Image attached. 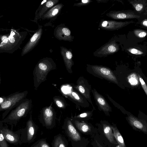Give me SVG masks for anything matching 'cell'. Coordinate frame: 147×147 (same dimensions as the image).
Instances as JSON below:
<instances>
[{
	"instance_id": "31",
	"label": "cell",
	"mask_w": 147,
	"mask_h": 147,
	"mask_svg": "<svg viewBox=\"0 0 147 147\" xmlns=\"http://www.w3.org/2000/svg\"><path fill=\"white\" fill-rule=\"evenodd\" d=\"M91 1H92L89 0H82L80 2L74 4V5L78 6H82L88 4Z\"/></svg>"
},
{
	"instance_id": "33",
	"label": "cell",
	"mask_w": 147,
	"mask_h": 147,
	"mask_svg": "<svg viewBox=\"0 0 147 147\" xmlns=\"http://www.w3.org/2000/svg\"><path fill=\"white\" fill-rule=\"evenodd\" d=\"M134 6L135 9L137 11H140L143 9L144 7L143 5L140 3H137Z\"/></svg>"
},
{
	"instance_id": "26",
	"label": "cell",
	"mask_w": 147,
	"mask_h": 147,
	"mask_svg": "<svg viewBox=\"0 0 147 147\" xmlns=\"http://www.w3.org/2000/svg\"><path fill=\"white\" fill-rule=\"evenodd\" d=\"M30 147H50L46 140L40 139L34 143Z\"/></svg>"
},
{
	"instance_id": "11",
	"label": "cell",
	"mask_w": 147,
	"mask_h": 147,
	"mask_svg": "<svg viewBox=\"0 0 147 147\" xmlns=\"http://www.w3.org/2000/svg\"><path fill=\"white\" fill-rule=\"evenodd\" d=\"M59 1L58 0H46L43 1L36 11L35 19L33 21L37 22L38 19L41 18L47 10L57 4Z\"/></svg>"
},
{
	"instance_id": "15",
	"label": "cell",
	"mask_w": 147,
	"mask_h": 147,
	"mask_svg": "<svg viewBox=\"0 0 147 147\" xmlns=\"http://www.w3.org/2000/svg\"><path fill=\"white\" fill-rule=\"evenodd\" d=\"M61 53L65 66L68 72L71 73V68L73 65L72 54L71 51L63 47H60Z\"/></svg>"
},
{
	"instance_id": "16",
	"label": "cell",
	"mask_w": 147,
	"mask_h": 147,
	"mask_svg": "<svg viewBox=\"0 0 147 147\" xmlns=\"http://www.w3.org/2000/svg\"><path fill=\"white\" fill-rule=\"evenodd\" d=\"M92 92L95 100L100 108L104 112L110 111L111 108L103 96L94 89Z\"/></svg>"
},
{
	"instance_id": "7",
	"label": "cell",
	"mask_w": 147,
	"mask_h": 147,
	"mask_svg": "<svg viewBox=\"0 0 147 147\" xmlns=\"http://www.w3.org/2000/svg\"><path fill=\"white\" fill-rule=\"evenodd\" d=\"M3 123L0 121V130L2 131L6 140L9 143L14 145L19 144L22 129L13 131V130L9 129L7 125L3 126Z\"/></svg>"
},
{
	"instance_id": "21",
	"label": "cell",
	"mask_w": 147,
	"mask_h": 147,
	"mask_svg": "<svg viewBox=\"0 0 147 147\" xmlns=\"http://www.w3.org/2000/svg\"><path fill=\"white\" fill-rule=\"evenodd\" d=\"M103 129L104 134L109 142L112 144H117V142L115 140V138L112 132L111 126L104 124Z\"/></svg>"
},
{
	"instance_id": "25",
	"label": "cell",
	"mask_w": 147,
	"mask_h": 147,
	"mask_svg": "<svg viewBox=\"0 0 147 147\" xmlns=\"http://www.w3.org/2000/svg\"><path fill=\"white\" fill-rule=\"evenodd\" d=\"M68 95L70 98L76 102L81 104L84 102L83 98L79 94L75 91L73 90L71 91Z\"/></svg>"
},
{
	"instance_id": "32",
	"label": "cell",
	"mask_w": 147,
	"mask_h": 147,
	"mask_svg": "<svg viewBox=\"0 0 147 147\" xmlns=\"http://www.w3.org/2000/svg\"><path fill=\"white\" fill-rule=\"evenodd\" d=\"M128 51L131 53L135 55H141L143 53L140 51L134 48L129 49Z\"/></svg>"
},
{
	"instance_id": "24",
	"label": "cell",
	"mask_w": 147,
	"mask_h": 147,
	"mask_svg": "<svg viewBox=\"0 0 147 147\" xmlns=\"http://www.w3.org/2000/svg\"><path fill=\"white\" fill-rule=\"evenodd\" d=\"M75 124L78 129L83 132H87L91 130L90 126L85 122H80L76 120Z\"/></svg>"
},
{
	"instance_id": "34",
	"label": "cell",
	"mask_w": 147,
	"mask_h": 147,
	"mask_svg": "<svg viewBox=\"0 0 147 147\" xmlns=\"http://www.w3.org/2000/svg\"><path fill=\"white\" fill-rule=\"evenodd\" d=\"M90 114V113L85 112L82 113L76 116L78 118H84L87 117Z\"/></svg>"
},
{
	"instance_id": "37",
	"label": "cell",
	"mask_w": 147,
	"mask_h": 147,
	"mask_svg": "<svg viewBox=\"0 0 147 147\" xmlns=\"http://www.w3.org/2000/svg\"></svg>"
},
{
	"instance_id": "19",
	"label": "cell",
	"mask_w": 147,
	"mask_h": 147,
	"mask_svg": "<svg viewBox=\"0 0 147 147\" xmlns=\"http://www.w3.org/2000/svg\"><path fill=\"white\" fill-rule=\"evenodd\" d=\"M75 88L82 95L84 96L93 105L91 101L90 95V90L89 88L84 84V82L80 81L78 84L74 86Z\"/></svg>"
},
{
	"instance_id": "18",
	"label": "cell",
	"mask_w": 147,
	"mask_h": 147,
	"mask_svg": "<svg viewBox=\"0 0 147 147\" xmlns=\"http://www.w3.org/2000/svg\"><path fill=\"white\" fill-rule=\"evenodd\" d=\"M66 128L69 136L73 140L76 141L81 140V138L80 134L74 127L71 121L69 120L67 122Z\"/></svg>"
},
{
	"instance_id": "17",
	"label": "cell",
	"mask_w": 147,
	"mask_h": 147,
	"mask_svg": "<svg viewBox=\"0 0 147 147\" xmlns=\"http://www.w3.org/2000/svg\"><path fill=\"white\" fill-rule=\"evenodd\" d=\"M63 5L59 3L54 6L46 12L41 17L43 19H53L57 16Z\"/></svg>"
},
{
	"instance_id": "36",
	"label": "cell",
	"mask_w": 147,
	"mask_h": 147,
	"mask_svg": "<svg viewBox=\"0 0 147 147\" xmlns=\"http://www.w3.org/2000/svg\"><path fill=\"white\" fill-rule=\"evenodd\" d=\"M116 147H121L120 145H118Z\"/></svg>"
},
{
	"instance_id": "35",
	"label": "cell",
	"mask_w": 147,
	"mask_h": 147,
	"mask_svg": "<svg viewBox=\"0 0 147 147\" xmlns=\"http://www.w3.org/2000/svg\"><path fill=\"white\" fill-rule=\"evenodd\" d=\"M142 24L144 26L147 27V20H144L142 22Z\"/></svg>"
},
{
	"instance_id": "8",
	"label": "cell",
	"mask_w": 147,
	"mask_h": 147,
	"mask_svg": "<svg viewBox=\"0 0 147 147\" xmlns=\"http://www.w3.org/2000/svg\"><path fill=\"white\" fill-rule=\"evenodd\" d=\"M126 119L133 129L147 135V119L138 118L129 115L126 117Z\"/></svg>"
},
{
	"instance_id": "38",
	"label": "cell",
	"mask_w": 147,
	"mask_h": 147,
	"mask_svg": "<svg viewBox=\"0 0 147 147\" xmlns=\"http://www.w3.org/2000/svg\"></svg>"
},
{
	"instance_id": "9",
	"label": "cell",
	"mask_w": 147,
	"mask_h": 147,
	"mask_svg": "<svg viewBox=\"0 0 147 147\" xmlns=\"http://www.w3.org/2000/svg\"><path fill=\"white\" fill-rule=\"evenodd\" d=\"M42 26H39L37 31L34 34L22 49L21 56H23L33 49L40 40L42 33Z\"/></svg>"
},
{
	"instance_id": "12",
	"label": "cell",
	"mask_w": 147,
	"mask_h": 147,
	"mask_svg": "<svg viewBox=\"0 0 147 147\" xmlns=\"http://www.w3.org/2000/svg\"><path fill=\"white\" fill-rule=\"evenodd\" d=\"M54 34L55 37L59 40L71 42L73 38L71 35L70 30L62 25H59L56 28Z\"/></svg>"
},
{
	"instance_id": "5",
	"label": "cell",
	"mask_w": 147,
	"mask_h": 147,
	"mask_svg": "<svg viewBox=\"0 0 147 147\" xmlns=\"http://www.w3.org/2000/svg\"><path fill=\"white\" fill-rule=\"evenodd\" d=\"M38 128V126L33 121L31 114L26 122V127L22 129L19 144L30 143L34 142L36 136Z\"/></svg>"
},
{
	"instance_id": "29",
	"label": "cell",
	"mask_w": 147,
	"mask_h": 147,
	"mask_svg": "<svg viewBox=\"0 0 147 147\" xmlns=\"http://www.w3.org/2000/svg\"><path fill=\"white\" fill-rule=\"evenodd\" d=\"M138 75L141 85L147 96V86L140 75L139 74Z\"/></svg>"
},
{
	"instance_id": "22",
	"label": "cell",
	"mask_w": 147,
	"mask_h": 147,
	"mask_svg": "<svg viewBox=\"0 0 147 147\" xmlns=\"http://www.w3.org/2000/svg\"><path fill=\"white\" fill-rule=\"evenodd\" d=\"M113 131L114 137L119 145L121 147H127L123 138L117 127L116 126H111Z\"/></svg>"
},
{
	"instance_id": "4",
	"label": "cell",
	"mask_w": 147,
	"mask_h": 147,
	"mask_svg": "<svg viewBox=\"0 0 147 147\" xmlns=\"http://www.w3.org/2000/svg\"><path fill=\"white\" fill-rule=\"evenodd\" d=\"M27 91L22 92H16L5 97H1L0 111H5L2 115L3 119L11 110L14 108L25 99L28 94Z\"/></svg>"
},
{
	"instance_id": "3",
	"label": "cell",
	"mask_w": 147,
	"mask_h": 147,
	"mask_svg": "<svg viewBox=\"0 0 147 147\" xmlns=\"http://www.w3.org/2000/svg\"><path fill=\"white\" fill-rule=\"evenodd\" d=\"M32 102L31 99H25L12 110L6 117L0 121L11 125V129L13 130V127L16 126L20 119L26 117L31 108Z\"/></svg>"
},
{
	"instance_id": "2",
	"label": "cell",
	"mask_w": 147,
	"mask_h": 147,
	"mask_svg": "<svg viewBox=\"0 0 147 147\" xmlns=\"http://www.w3.org/2000/svg\"><path fill=\"white\" fill-rule=\"evenodd\" d=\"M56 67L55 63L51 58H44L39 60L33 71L35 89H37L41 83L46 80L49 72L55 69Z\"/></svg>"
},
{
	"instance_id": "20",
	"label": "cell",
	"mask_w": 147,
	"mask_h": 147,
	"mask_svg": "<svg viewBox=\"0 0 147 147\" xmlns=\"http://www.w3.org/2000/svg\"><path fill=\"white\" fill-rule=\"evenodd\" d=\"M118 48L116 45L113 43H110L102 47L98 53L102 55H108L116 52Z\"/></svg>"
},
{
	"instance_id": "6",
	"label": "cell",
	"mask_w": 147,
	"mask_h": 147,
	"mask_svg": "<svg viewBox=\"0 0 147 147\" xmlns=\"http://www.w3.org/2000/svg\"><path fill=\"white\" fill-rule=\"evenodd\" d=\"M39 120L42 126L51 129L55 125L56 117L54 110L50 106L44 108L40 112Z\"/></svg>"
},
{
	"instance_id": "1",
	"label": "cell",
	"mask_w": 147,
	"mask_h": 147,
	"mask_svg": "<svg viewBox=\"0 0 147 147\" xmlns=\"http://www.w3.org/2000/svg\"><path fill=\"white\" fill-rule=\"evenodd\" d=\"M26 32L12 30L9 34L0 36V52L12 53L20 47L26 37Z\"/></svg>"
},
{
	"instance_id": "13",
	"label": "cell",
	"mask_w": 147,
	"mask_h": 147,
	"mask_svg": "<svg viewBox=\"0 0 147 147\" xmlns=\"http://www.w3.org/2000/svg\"><path fill=\"white\" fill-rule=\"evenodd\" d=\"M133 21L125 22H118L112 20H105L99 25L101 28L107 30H118L131 23Z\"/></svg>"
},
{
	"instance_id": "28",
	"label": "cell",
	"mask_w": 147,
	"mask_h": 147,
	"mask_svg": "<svg viewBox=\"0 0 147 147\" xmlns=\"http://www.w3.org/2000/svg\"><path fill=\"white\" fill-rule=\"evenodd\" d=\"M0 147H9L7 141L5 139L2 131L0 130Z\"/></svg>"
},
{
	"instance_id": "23",
	"label": "cell",
	"mask_w": 147,
	"mask_h": 147,
	"mask_svg": "<svg viewBox=\"0 0 147 147\" xmlns=\"http://www.w3.org/2000/svg\"><path fill=\"white\" fill-rule=\"evenodd\" d=\"M51 145L52 147H66L63 137L60 134L54 136Z\"/></svg>"
},
{
	"instance_id": "30",
	"label": "cell",
	"mask_w": 147,
	"mask_h": 147,
	"mask_svg": "<svg viewBox=\"0 0 147 147\" xmlns=\"http://www.w3.org/2000/svg\"><path fill=\"white\" fill-rule=\"evenodd\" d=\"M134 33L137 36L140 38L144 37L147 34V33L145 31L138 30H135Z\"/></svg>"
},
{
	"instance_id": "27",
	"label": "cell",
	"mask_w": 147,
	"mask_h": 147,
	"mask_svg": "<svg viewBox=\"0 0 147 147\" xmlns=\"http://www.w3.org/2000/svg\"><path fill=\"white\" fill-rule=\"evenodd\" d=\"M55 103L58 107L64 109L65 107V104L61 98L55 97L53 98Z\"/></svg>"
},
{
	"instance_id": "10",
	"label": "cell",
	"mask_w": 147,
	"mask_h": 147,
	"mask_svg": "<svg viewBox=\"0 0 147 147\" xmlns=\"http://www.w3.org/2000/svg\"><path fill=\"white\" fill-rule=\"evenodd\" d=\"M92 68L94 72L96 74L110 82L118 84L116 76L109 68L97 65L92 66Z\"/></svg>"
},
{
	"instance_id": "14",
	"label": "cell",
	"mask_w": 147,
	"mask_h": 147,
	"mask_svg": "<svg viewBox=\"0 0 147 147\" xmlns=\"http://www.w3.org/2000/svg\"><path fill=\"white\" fill-rule=\"evenodd\" d=\"M109 17L114 19H124L138 18L140 16L135 14L132 11H111L107 14Z\"/></svg>"
}]
</instances>
